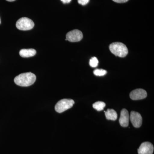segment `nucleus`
Masks as SVG:
<instances>
[{
    "instance_id": "f257e3e1",
    "label": "nucleus",
    "mask_w": 154,
    "mask_h": 154,
    "mask_svg": "<svg viewBox=\"0 0 154 154\" xmlns=\"http://www.w3.org/2000/svg\"><path fill=\"white\" fill-rule=\"evenodd\" d=\"M36 80V75L33 73L29 72L18 75L14 79V82L17 85L28 87L33 85Z\"/></svg>"
},
{
    "instance_id": "f03ea898",
    "label": "nucleus",
    "mask_w": 154,
    "mask_h": 154,
    "mask_svg": "<svg viewBox=\"0 0 154 154\" xmlns=\"http://www.w3.org/2000/svg\"><path fill=\"white\" fill-rule=\"evenodd\" d=\"M109 49L113 54L120 57H125L128 52L126 45L122 42H116L111 43L109 45Z\"/></svg>"
},
{
    "instance_id": "7ed1b4c3",
    "label": "nucleus",
    "mask_w": 154,
    "mask_h": 154,
    "mask_svg": "<svg viewBox=\"0 0 154 154\" xmlns=\"http://www.w3.org/2000/svg\"><path fill=\"white\" fill-rule=\"evenodd\" d=\"M75 104L71 99H63L59 101L55 106V110L59 113H61L71 108Z\"/></svg>"
},
{
    "instance_id": "20e7f679",
    "label": "nucleus",
    "mask_w": 154,
    "mask_h": 154,
    "mask_svg": "<svg viewBox=\"0 0 154 154\" xmlns=\"http://www.w3.org/2000/svg\"><path fill=\"white\" fill-rule=\"evenodd\" d=\"M34 23L33 21L27 17L20 18L16 23V26L18 29L22 30H31L33 28Z\"/></svg>"
},
{
    "instance_id": "39448f33",
    "label": "nucleus",
    "mask_w": 154,
    "mask_h": 154,
    "mask_svg": "<svg viewBox=\"0 0 154 154\" xmlns=\"http://www.w3.org/2000/svg\"><path fill=\"white\" fill-rule=\"evenodd\" d=\"M83 37L82 31L79 30H74L67 33L66 40L70 42H77L81 41Z\"/></svg>"
},
{
    "instance_id": "423d86ee",
    "label": "nucleus",
    "mask_w": 154,
    "mask_h": 154,
    "mask_svg": "<svg viewBox=\"0 0 154 154\" xmlns=\"http://www.w3.org/2000/svg\"><path fill=\"white\" fill-rule=\"evenodd\" d=\"M130 120L135 128H140L142 124V117L140 113L131 111L129 116Z\"/></svg>"
},
{
    "instance_id": "0eeeda50",
    "label": "nucleus",
    "mask_w": 154,
    "mask_h": 154,
    "mask_svg": "<svg viewBox=\"0 0 154 154\" xmlns=\"http://www.w3.org/2000/svg\"><path fill=\"white\" fill-rule=\"evenodd\" d=\"M154 146L151 143L145 142L143 143L138 149V154H152Z\"/></svg>"
},
{
    "instance_id": "6e6552de",
    "label": "nucleus",
    "mask_w": 154,
    "mask_h": 154,
    "mask_svg": "<svg viewBox=\"0 0 154 154\" xmlns=\"http://www.w3.org/2000/svg\"><path fill=\"white\" fill-rule=\"evenodd\" d=\"M147 96L146 92L142 89H137L134 90L130 94L131 99L133 100H141L145 99Z\"/></svg>"
},
{
    "instance_id": "1a4fd4ad",
    "label": "nucleus",
    "mask_w": 154,
    "mask_h": 154,
    "mask_svg": "<svg viewBox=\"0 0 154 154\" xmlns=\"http://www.w3.org/2000/svg\"><path fill=\"white\" fill-rule=\"evenodd\" d=\"M130 120L129 113L125 109L122 110L119 119V124L123 127H127L129 125Z\"/></svg>"
},
{
    "instance_id": "9d476101",
    "label": "nucleus",
    "mask_w": 154,
    "mask_h": 154,
    "mask_svg": "<svg viewBox=\"0 0 154 154\" xmlns=\"http://www.w3.org/2000/svg\"><path fill=\"white\" fill-rule=\"evenodd\" d=\"M36 50L30 48V49H23L19 51V54L22 57H30L36 55Z\"/></svg>"
},
{
    "instance_id": "9b49d317",
    "label": "nucleus",
    "mask_w": 154,
    "mask_h": 154,
    "mask_svg": "<svg viewBox=\"0 0 154 154\" xmlns=\"http://www.w3.org/2000/svg\"><path fill=\"white\" fill-rule=\"evenodd\" d=\"M106 118L108 120L115 121L117 119V114L115 110L112 109H108L107 111H104Z\"/></svg>"
},
{
    "instance_id": "f8f14e48",
    "label": "nucleus",
    "mask_w": 154,
    "mask_h": 154,
    "mask_svg": "<svg viewBox=\"0 0 154 154\" xmlns=\"http://www.w3.org/2000/svg\"><path fill=\"white\" fill-rule=\"evenodd\" d=\"M93 106L94 109L98 110V111H100L104 109L105 106H106V104H105V102L99 101V102H97L94 103L93 104Z\"/></svg>"
},
{
    "instance_id": "ddd939ff",
    "label": "nucleus",
    "mask_w": 154,
    "mask_h": 154,
    "mask_svg": "<svg viewBox=\"0 0 154 154\" xmlns=\"http://www.w3.org/2000/svg\"><path fill=\"white\" fill-rule=\"evenodd\" d=\"M107 71L103 69H96L94 71V74L98 76H102L107 74Z\"/></svg>"
},
{
    "instance_id": "4468645a",
    "label": "nucleus",
    "mask_w": 154,
    "mask_h": 154,
    "mask_svg": "<svg viewBox=\"0 0 154 154\" xmlns=\"http://www.w3.org/2000/svg\"><path fill=\"white\" fill-rule=\"evenodd\" d=\"M90 65L92 67L95 68L98 66L99 61L96 57H93L90 60Z\"/></svg>"
},
{
    "instance_id": "2eb2a0df",
    "label": "nucleus",
    "mask_w": 154,
    "mask_h": 154,
    "mask_svg": "<svg viewBox=\"0 0 154 154\" xmlns=\"http://www.w3.org/2000/svg\"><path fill=\"white\" fill-rule=\"evenodd\" d=\"M78 2L79 4L80 5H85L89 3L90 0H78Z\"/></svg>"
},
{
    "instance_id": "dca6fc26",
    "label": "nucleus",
    "mask_w": 154,
    "mask_h": 154,
    "mask_svg": "<svg viewBox=\"0 0 154 154\" xmlns=\"http://www.w3.org/2000/svg\"><path fill=\"white\" fill-rule=\"evenodd\" d=\"M113 2L118 3H124L126 2L129 0H113Z\"/></svg>"
},
{
    "instance_id": "f3484780",
    "label": "nucleus",
    "mask_w": 154,
    "mask_h": 154,
    "mask_svg": "<svg viewBox=\"0 0 154 154\" xmlns=\"http://www.w3.org/2000/svg\"><path fill=\"white\" fill-rule=\"evenodd\" d=\"M71 1L72 0H61V1L63 2L64 4H67V3H70Z\"/></svg>"
},
{
    "instance_id": "a211bd4d",
    "label": "nucleus",
    "mask_w": 154,
    "mask_h": 154,
    "mask_svg": "<svg viewBox=\"0 0 154 154\" xmlns=\"http://www.w3.org/2000/svg\"><path fill=\"white\" fill-rule=\"evenodd\" d=\"M6 1H8V2H14V1H16V0H6Z\"/></svg>"
},
{
    "instance_id": "6ab92c4d",
    "label": "nucleus",
    "mask_w": 154,
    "mask_h": 154,
    "mask_svg": "<svg viewBox=\"0 0 154 154\" xmlns=\"http://www.w3.org/2000/svg\"><path fill=\"white\" fill-rule=\"evenodd\" d=\"M1 19H0V24H1Z\"/></svg>"
}]
</instances>
